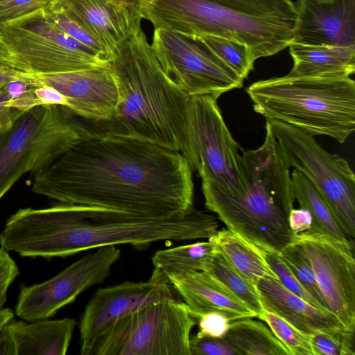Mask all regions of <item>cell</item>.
<instances>
[{"instance_id": "cell-27", "label": "cell", "mask_w": 355, "mask_h": 355, "mask_svg": "<svg viewBox=\"0 0 355 355\" xmlns=\"http://www.w3.org/2000/svg\"><path fill=\"white\" fill-rule=\"evenodd\" d=\"M196 37L243 80L253 70L255 59L247 46L214 35H202Z\"/></svg>"}, {"instance_id": "cell-1", "label": "cell", "mask_w": 355, "mask_h": 355, "mask_svg": "<svg viewBox=\"0 0 355 355\" xmlns=\"http://www.w3.org/2000/svg\"><path fill=\"white\" fill-rule=\"evenodd\" d=\"M192 172L179 152L87 129L33 173L32 191L63 203L171 217L193 208Z\"/></svg>"}, {"instance_id": "cell-43", "label": "cell", "mask_w": 355, "mask_h": 355, "mask_svg": "<svg viewBox=\"0 0 355 355\" xmlns=\"http://www.w3.org/2000/svg\"><path fill=\"white\" fill-rule=\"evenodd\" d=\"M9 55L8 49L0 38V61H6Z\"/></svg>"}, {"instance_id": "cell-23", "label": "cell", "mask_w": 355, "mask_h": 355, "mask_svg": "<svg viewBox=\"0 0 355 355\" xmlns=\"http://www.w3.org/2000/svg\"><path fill=\"white\" fill-rule=\"evenodd\" d=\"M215 250L214 243L209 240L159 250L152 258L154 268L149 280L168 284L170 276L203 271Z\"/></svg>"}, {"instance_id": "cell-35", "label": "cell", "mask_w": 355, "mask_h": 355, "mask_svg": "<svg viewBox=\"0 0 355 355\" xmlns=\"http://www.w3.org/2000/svg\"><path fill=\"white\" fill-rule=\"evenodd\" d=\"M314 355H354V346L331 336L317 333L309 336Z\"/></svg>"}, {"instance_id": "cell-33", "label": "cell", "mask_w": 355, "mask_h": 355, "mask_svg": "<svg viewBox=\"0 0 355 355\" xmlns=\"http://www.w3.org/2000/svg\"><path fill=\"white\" fill-rule=\"evenodd\" d=\"M55 0H8L0 3V24H6L50 6Z\"/></svg>"}, {"instance_id": "cell-18", "label": "cell", "mask_w": 355, "mask_h": 355, "mask_svg": "<svg viewBox=\"0 0 355 355\" xmlns=\"http://www.w3.org/2000/svg\"><path fill=\"white\" fill-rule=\"evenodd\" d=\"M256 288L264 310L282 318L305 336L322 333L354 346V330L347 328L332 312L292 293L278 279L263 277Z\"/></svg>"}, {"instance_id": "cell-4", "label": "cell", "mask_w": 355, "mask_h": 355, "mask_svg": "<svg viewBox=\"0 0 355 355\" xmlns=\"http://www.w3.org/2000/svg\"><path fill=\"white\" fill-rule=\"evenodd\" d=\"M141 12L154 28L236 41L255 60L286 49L297 21L292 0H146Z\"/></svg>"}, {"instance_id": "cell-20", "label": "cell", "mask_w": 355, "mask_h": 355, "mask_svg": "<svg viewBox=\"0 0 355 355\" xmlns=\"http://www.w3.org/2000/svg\"><path fill=\"white\" fill-rule=\"evenodd\" d=\"M76 325L70 318L30 322L12 320L7 324L17 355L66 354Z\"/></svg>"}, {"instance_id": "cell-25", "label": "cell", "mask_w": 355, "mask_h": 355, "mask_svg": "<svg viewBox=\"0 0 355 355\" xmlns=\"http://www.w3.org/2000/svg\"><path fill=\"white\" fill-rule=\"evenodd\" d=\"M291 175L295 199L300 207L308 210L313 218L312 228L305 232L324 234L345 244L354 245L353 241L338 226L327 203L313 184L295 169Z\"/></svg>"}, {"instance_id": "cell-13", "label": "cell", "mask_w": 355, "mask_h": 355, "mask_svg": "<svg viewBox=\"0 0 355 355\" xmlns=\"http://www.w3.org/2000/svg\"><path fill=\"white\" fill-rule=\"evenodd\" d=\"M307 257L329 310L355 330L354 245L318 232H303L294 240Z\"/></svg>"}, {"instance_id": "cell-40", "label": "cell", "mask_w": 355, "mask_h": 355, "mask_svg": "<svg viewBox=\"0 0 355 355\" xmlns=\"http://www.w3.org/2000/svg\"><path fill=\"white\" fill-rule=\"evenodd\" d=\"M0 355H17L15 342L7 324L0 329Z\"/></svg>"}, {"instance_id": "cell-15", "label": "cell", "mask_w": 355, "mask_h": 355, "mask_svg": "<svg viewBox=\"0 0 355 355\" xmlns=\"http://www.w3.org/2000/svg\"><path fill=\"white\" fill-rule=\"evenodd\" d=\"M168 284L124 282L98 289L82 315L80 325V354L116 320L151 304L175 297Z\"/></svg>"}, {"instance_id": "cell-24", "label": "cell", "mask_w": 355, "mask_h": 355, "mask_svg": "<svg viewBox=\"0 0 355 355\" xmlns=\"http://www.w3.org/2000/svg\"><path fill=\"white\" fill-rule=\"evenodd\" d=\"M252 318L232 322L223 338L237 355H292L268 326Z\"/></svg>"}, {"instance_id": "cell-8", "label": "cell", "mask_w": 355, "mask_h": 355, "mask_svg": "<svg viewBox=\"0 0 355 355\" xmlns=\"http://www.w3.org/2000/svg\"><path fill=\"white\" fill-rule=\"evenodd\" d=\"M211 95L189 96L186 109L187 150L184 158L202 182L231 195L247 187L243 148L227 128Z\"/></svg>"}, {"instance_id": "cell-6", "label": "cell", "mask_w": 355, "mask_h": 355, "mask_svg": "<svg viewBox=\"0 0 355 355\" xmlns=\"http://www.w3.org/2000/svg\"><path fill=\"white\" fill-rule=\"evenodd\" d=\"M71 114L60 105H37L0 133V199L21 177L49 164L87 131Z\"/></svg>"}, {"instance_id": "cell-36", "label": "cell", "mask_w": 355, "mask_h": 355, "mask_svg": "<svg viewBox=\"0 0 355 355\" xmlns=\"http://www.w3.org/2000/svg\"><path fill=\"white\" fill-rule=\"evenodd\" d=\"M231 321L223 313L211 311L202 315L198 320L200 336L223 338L227 334Z\"/></svg>"}, {"instance_id": "cell-11", "label": "cell", "mask_w": 355, "mask_h": 355, "mask_svg": "<svg viewBox=\"0 0 355 355\" xmlns=\"http://www.w3.org/2000/svg\"><path fill=\"white\" fill-rule=\"evenodd\" d=\"M150 46L166 73L189 96L218 98L243 86L244 80L196 36L155 28Z\"/></svg>"}, {"instance_id": "cell-17", "label": "cell", "mask_w": 355, "mask_h": 355, "mask_svg": "<svg viewBox=\"0 0 355 355\" xmlns=\"http://www.w3.org/2000/svg\"><path fill=\"white\" fill-rule=\"evenodd\" d=\"M293 42L355 47V0H296Z\"/></svg>"}, {"instance_id": "cell-3", "label": "cell", "mask_w": 355, "mask_h": 355, "mask_svg": "<svg viewBox=\"0 0 355 355\" xmlns=\"http://www.w3.org/2000/svg\"><path fill=\"white\" fill-rule=\"evenodd\" d=\"M247 187L231 195L202 182L206 207L232 232L258 248L279 253L294 240L288 215L295 200L291 175L268 122L263 144L242 151Z\"/></svg>"}, {"instance_id": "cell-12", "label": "cell", "mask_w": 355, "mask_h": 355, "mask_svg": "<svg viewBox=\"0 0 355 355\" xmlns=\"http://www.w3.org/2000/svg\"><path fill=\"white\" fill-rule=\"evenodd\" d=\"M120 255V250L114 245L98 248L43 283L21 285L17 315L28 322L52 317L82 292L103 282Z\"/></svg>"}, {"instance_id": "cell-7", "label": "cell", "mask_w": 355, "mask_h": 355, "mask_svg": "<svg viewBox=\"0 0 355 355\" xmlns=\"http://www.w3.org/2000/svg\"><path fill=\"white\" fill-rule=\"evenodd\" d=\"M196 323L184 302L169 298L116 320L84 355H191L189 341Z\"/></svg>"}, {"instance_id": "cell-30", "label": "cell", "mask_w": 355, "mask_h": 355, "mask_svg": "<svg viewBox=\"0 0 355 355\" xmlns=\"http://www.w3.org/2000/svg\"><path fill=\"white\" fill-rule=\"evenodd\" d=\"M49 22L92 51L98 57L110 61V56L102 44L82 26L72 20L62 12L51 7L43 9Z\"/></svg>"}, {"instance_id": "cell-44", "label": "cell", "mask_w": 355, "mask_h": 355, "mask_svg": "<svg viewBox=\"0 0 355 355\" xmlns=\"http://www.w3.org/2000/svg\"><path fill=\"white\" fill-rule=\"evenodd\" d=\"M121 2L141 6L146 0H118Z\"/></svg>"}, {"instance_id": "cell-29", "label": "cell", "mask_w": 355, "mask_h": 355, "mask_svg": "<svg viewBox=\"0 0 355 355\" xmlns=\"http://www.w3.org/2000/svg\"><path fill=\"white\" fill-rule=\"evenodd\" d=\"M257 318L266 322L275 336L290 350L292 355H314L309 337L282 318L266 310Z\"/></svg>"}, {"instance_id": "cell-21", "label": "cell", "mask_w": 355, "mask_h": 355, "mask_svg": "<svg viewBox=\"0 0 355 355\" xmlns=\"http://www.w3.org/2000/svg\"><path fill=\"white\" fill-rule=\"evenodd\" d=\"M288 47L293 60L288 76L343 78L355 71V47L294 42Z\"/></svg>"}, {"instance_id": "cell-22", "label": "cell", "mask_w": 355, "mask_h": 355, "mask_svg": "<svg viewBox=\"0 0 355 355\" xmlns=\"http://www.w3.org/2000/svg\"><path fill=\"white\" fill-rule=\"evenodd\" d=\"M228 262L254 286L263 277L278 279L262 250L229 229H222L208 239Z\"/></svg>"}, {"instance_id": "cell-28", "label": "cell", "mask_w": 355, "mask_h": 355, "mask_svg": "<svg viewBox=\"0 0 355 355\" xmlns=\"http://www.w3.org/2000/svg\"><path fill=\"white\" fill-rule=\"evenodd\" d=\"M278 255L312 297L318 308L330 311L311 263L298 244L293 241L279 252Z\"/></svg>"}, {"instance_id": "cell-41", "label": "cell", "mask_w": 355, "mask_h": 355, "mask_svg": "<svg viewBox=\"0 0 355 355\" xmlns=\"http://www.w3.org/2000/svg\"><path fill=\"white\" fill-rule=\"evenodd\" d=\"M17 70L5 61H0V88L8 81L15 77Z\"/></svg>"}, {"instance_id": "cell-14", "label": "cell", "mask_w": 355, "mask_h": 355, "mask_svg": "<svg viewBox=\"0 0 355 355\" xmlns=\"http://www.w3.org/2000/svg\"><path fill=\"white\" fill-rule=\"evenodd\" d=\"M19 75L35 85L52 87L67 101L72 114L92 121L111 118L119 101V90L110 66L49 74Z\"/></svg>"}, {"instance_id": "cell-34", "label": "cell", "mask_w": 355, "mask_h": 355, "mask_svg": "<svg viewBox=\"0 0 355 355\" xmlns=\"http://www.w3.org/2000/svg\"><path fill=\"white\" fill-rule=\"evenodd\" d=\"M189 347L191 355H237L223 338L191 336Z\"/></svg>"}, {"instance_id": "cell-10", "label": "cell", "mask_w": 355, "mask_h": 355, "mask_svg": "<svg viewBox=\"0 0 355 355\" xmlns=\"http://www.w3.org/2000/svg\"><path fill=\"white\" fill-rule=\"evenodd\" d=\"M0 38L15 69L49 74L109 66V61L60 30L46 19L43 9L0 24Z\"/></svg>"}, {"instance_id": "cell-45", "label": "cell", "mask_w": 355, "mask_h": 355, "mask_svg": "<svg viewBox=\"0 0 355 355\" xmlns=\"http://www.w3.org/2000/svg\"><path fill=\"white\" fill-rule=\"evenodd\" d=\"M320 1H332V0H320Z\"/></svg>"}, {"instance_id": "cell-38", "label": "cell", "mask_w": 355, "mask_h": 355, "mask_svg": "<svg viewBox=\"0 0 355 355\" xmlns=\"http://www.w3.org/2000/svg\"><path fill=\"white\" fill-rule=\"evenodd\" d=\"M3 86L0 88V133L10 128L23 113L12 105Z\"/></svg>"}, {"instance_id": "cell-31", "label": "cell", "mask_w": 355, "mask_h": 355, "mask_svg": "<svg viewBox=\"0 0 355 355\" xmlns=\"http://www.w3.org/2000/svg\"><path fill=\"white\" fill-rule=\"evenodd\" d=\"M262 252L267 263L277 275L282 285L292 293L318 308L314 300L281 259L278 253L268 252L263 250H262Z\"/></svg>"}, {"instance_id": "cell-16", "label": "cell", "mask_w": 355, "mask_h": 355, "mask_svg": "<svg viewBox=\"0 0 355 355\" xmlns=\"http://www.w3.org/2000/svg\"><path fill=\"white\" fill-rule=\"evenodd\" d=\"M49 7L62 12L96 38L110 60L122 42L141 28V7L118 0H55Z\"/></svg>"}, {"instance_id": "cell-37", "label": "cell", "mask_w": 355, "mask_h": 355, "mask_svg": "<svg viewBox=\"0 0 355 355\" xmlns=\"http://www.w3.org/2000/svg\"><path fill=\"white\" fill-rule=\"evenodd\" d=\"M19 268L7 250L0 248V309L7 298V291L15 279L19 275Z\"/></svg>"}, {"instance_id": "cell-9", "label": "cell", "mask_w": 355, "mask_h": 355, "mask_svg": "<svg viewBox=\"0 0 355 355\" xmlns=\"http://www.w3.org/2000/svg\"><path fill=\"white\" fill-rule=\"evenodd\" d=\"M291 167L317 189L336 222L355 236V175L343 157L324 150L313 135L277 120H266Z\"/></svg>"}, {"instance_id": "cell-5", "label": "cell", "mask_w": 355, "mask_h": 355, "mask_svg": "<svg viewBox=\"0 0 355 355\" xmlns=\"http://www.w3.org/2000/svg\"><path fill=\"white\" fill-rule=\"evenodd\" d=\"M254 110L312 135L343 144L355 130V82L350 77H282L246 88Z\"/></svg>"}, {"instance_id": "cell-32", "label": "cell", "mask_w": 355, "mask_h": 355, "mask_svg": "<svg viewBox=\"0 0 355 355\" xmlns=\"http://www.w3.org/2000/svg\"><path fill=\"white\" fill-rule=\"evenodd\" d=\"M11 100L12 105L21 112L40 105L35 95L34 86L21 77L17 70L15 77L3 86Z\"/></svg>"}, {"instance_id": "cell-46", "label": "cell", "mask_w": 355, "mask_h": 355, "mask_svg": "<svg viewBox=\"0 0 355 355\" xmlns=\"http://www.w3.org/2000/svg\"><path fill=\"white\" fill-rule=\"evenodd\" d=\"M6 1H8V0H0V3Z\"/></svg>"}, {"instance_id": "cell-39", "label": "cell", "mask_w": 355, "mask_h": 355, "mask_svg": "<svg viewBox=\"0 0 355 355\" xmlns=\"http://www.w3.org/2000/svg\"><path fill=\"white\" fill-rule=\"evenodd\" d=\"M313 218L306 209L293 208L288 215V225L295 235L308 232L313 227Z\"/></svg>"}, {"instance_id": "cell-42", "label": "cell", "mask_w": 355, "mask_h": 355, "mask_svg": "<svg viewBox=\"0 0 355 355\" xmlns=\"http://www.w3.org/2000/svg\"><path fill=\"white\" fill-rule=\"evenodd\" d=\"M14 313L8 308L0 309V329L13 319Z\"/></svg>"}, {"instance_id": "cell-2", "label": "cell", "mask_w": 355, "mask_h": 355, "mask_svg": "<svg viewBox=\"0 0 355 355\" xmlns=\"http://www.w3.org/2000/svg\"><path fill=\"white\" fill-rule=\"evenodd\" d=\"M119 90L110 119L93 121L97 133L187 150V96L162 68L141 28L122 42L109 61Z\"/></svg>"}, {"instance_id": "cell-19", "label": "cell", "mask_w": 355, "mask_h": 355, "mask_svg": "<svg viewBox=\"0 0 355 355\" xmlns=\"http://www.w3.org/2000/svg\"><path fill=\"white\" fill-rule=\"evenodd\" d=\"M168 284L182 297L197 320L211 311L224 314L231 322L257 317L253 311L205 271L170 276Z\"/></svg>"}, {"instance_id": "cell-26", "label": "cell", "mask_w": 355, "mask_h": 355, "mask_svg": "<svg viewBox=\"0 0 355 355\" xmlns=\"http://www.w3.org/2000/svg\"><path fill=\"white\" fill-rule=\"evenodd\" d=\"M203 271L218 280L253 311L257 317L263 313L264 309L256 286L239 272L216 248Z\"/></svg>"}]
</instances>
